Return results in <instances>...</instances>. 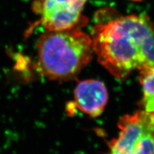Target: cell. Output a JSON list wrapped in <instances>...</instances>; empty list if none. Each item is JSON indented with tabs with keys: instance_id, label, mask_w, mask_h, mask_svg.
Returning a JSON list of instances; mask_svg holds the SVG:
<instances>
[{
	"instance_id": "6da1fadb",
	"label": "cell",
	"mask_w": 154,
	"mask_h": 154,
	"mask_svg": "<svg viewBox=\"0 0 154 154\" xmlns=\"http://www.w3.org/2000/svg\"><path fill=\"white\" fill-rule=\"evenodd\" d=\"M91 35L98 62L119 80L134 70L154 66V25L145 16H126L100 24Z\"/></svg>"
},
{
	"instance_id": "7a4b0ae2",
	"label": "cell",
	"mask_w": 154,
	"mask_h": 154,
	"mask_svg": "<svg viewBox=\"0 0 154 154\" xmlns=\"http://www.w3.org/2000/svg\"><path fill=\"white\" fill-rule=\"evenodd\" d=\"M37 68L53 80L72 79L91 61L92 38L77 28L46 31L37 43Z\"/></svg>"
},
{
	"instance_id": "3957f363",
	"label": "cell",
	"mask_w": 154,
	"mask_h": 154,
	"mask_svg": "<svg viewBox=\"0 0 154 154\" xmlns=\"http://www.w3.org/2000/svg\"><path fill=\"white\" fill-rule=\"evenodd\" d=\"M118 127V136L108 143L107 154H154V111L124 115Z\"/></svg>"
},
{
	"instance_id": "277c9868",
	"label": "cell",
	"mask_w": 154,
	"mask_h": 154,
	"mask_svg": "<svg viewBox=\"0 0 154 154\" xmlns=\"http://www.w3.org/2000/svg\"><path fill=\"white\" fill-rule=\"evenodd\" d=\"M87 0H35V11L46 31L73 28L77 25Z\"/></svg>"
},
{
	"instance_id": "5b68a950",
	"label": "cell",
	"mask_w": 154,
	"mask_h": 154,
	"mask_svg": "<svg viewBox=\"0 0 154 154\" xmlns=\"http://www.w3.org/2000/svg\"><path fill=\"white\" fill-rule=\"evenodd\" d=\"M75 103L81 112L91 118L102 114L108 101V92L100 80L89 79L80 82L74 91Z\"/></svg>"
},
{
	"instance_id": "8992f818",
	"label": "cell",
	"mask_w": 154,
	"mask_h": 154,
	"mask_svg": "<svg viewBox=\"0 0 154 154\" xmlns=\"http://www.w3.org/2000/svg\"><path fill=\"white\" fill-rule=\"evenodd\" d=\"M139 80L143 88L141 105L143 110L154 111V66L140 71Z\"/></svg>"
},
{
	"instance_id": "52a82bcc",
	"label": "cell",
	"mask_w": 154,
	"mask_h": 154,
	"mask_svg": "<svg viewBox=\"0 0 154 154\" xmlns=\"http://www.w3.org/2000/svg\"><path fill=\"white\" fill-rule=\"evenodd\" d=\"M131 1H134V2H140V1H142V0H131Z\"/></svg>"
}]
</instances>
